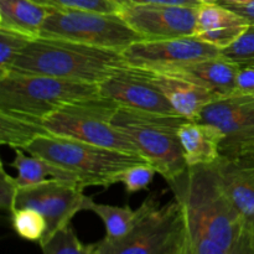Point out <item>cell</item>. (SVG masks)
Segmentation results:
<instances>
[{"label": "cell", "instance_id": "1", "mask_svg": "<svg viewBox=\"0 0 254 254\" xmlns=\"http://www.w3.org/2000/svg\"><path fill=\"white\" fill-rule=\"evenodd\" d=\"M126 64L121 51L39 36L22 50L10 72L99 84Z\"/></svg>", "mask_w": 254, "mask_h": 254}, {"label": "cell", "instance_id": "2", "mask_svg": "<svg viewBox=\"0 0 254 254\" xmlns=\"http://www.w3.org/2000/svg\"><path fill=\"white\" fill-rule=\"evenodd\" d=\"M168 184L186 220L230 252L246 221L228 197L212 164L190 166Z\"/></svg>", "mask_w": 254, "mask_h": 254}, {"label": "cell", "instance_id": "3", "mask_svg": "<svg viewBox=\"0 0 254 254\" xmlns=\"http://www.w3.org/2000/svg\"><path fill=\"white\" fill-rule=\"evenodd\" d=\"M24 150L73 173L83 188H109L116 184V178L122 171L148 163L139 154L102 148L54 134L39 136Z\"/></svg>", "mask_w": 254, "mask_h": 254}, {"label": "cell", "instance_id": "4", "mask_svg": "<svg viewBox=\"0 0 254 254\" xmlns=\"http://www.w3.org/2000/svg\"><path fill=\"white\" fill-rule=\"evenodd\" d=\"M188 119L118 107L112 123L129 136L139 154L154 166L166 183L188 170L179 129Z\"/></svg>", "mask_w": 254, "mask_h": 254}, {"label": "cell", "instance_id": "5", "mask_svg": "<svg viewBox=\"0 0 254 254\" xmlns=\"http://www.w3.org/2000/svg\"><path fill=\"white\" fill-rule=\"evenodd\" d=\"M97 96L98 84L15 72L0 77V112L41 123L66 104Z\"/></svg>", "mask_w": 254, "mask_h": 254}, {"label": "cell", "instance_id": "6", "mask_svg": "<svg viewBox=\"0 0 254 254\" xmlns=\"http://www.w3.org/2000/svg\"><path fill=\"white\" fill-rule=\"evenodd\" d=\"M118 107H121L118 103L102 96L79 99L57 109L42 124L54 135L124 153L139 154L129 136L112 123Z\"/></svg>", "mask_w": 254, "mask_h": 254}, {"label": "cell", "instance_id": "7", "mask_svg": "<svg viewBox=\"0 0 254 254\" xmlns=\"http://www.w3.org/2000/svg\"><path fill=\"white\" fill-rule=\"evenodd\" d=\"M141 216L133 230L119 240L96 243L97 254H165L186 227L185 212L176 200L160 206L155 196L141 203Z\"/></svg>", "mask_w": 254, "mask_h": 254}, {"label": "cell", "instance_id": "8", "mask_svg": "<svg viewBox=\"0 0 254 254\" xmlns=\"http://www.w3.org/2000/svg\"><path fill=\"white\" fill-rule=\"evenodd\" d=\"M40 36L121 52L143 40L119 12L88 10H51L42 25Z\"/></svg>", "mask_w": 254, "mask_h": 254}, {"label": "cell", "instance_id": "9", "mask_svg": "<svg viewBox=\"0 0 254 254\" xmlns=\"http://www.w3.org/2000/svg\"><path fill=\"white\" fill-rule=\"evenodd\" d=\"M83 190V186L77 183L51 179L37 185L20 188L16 208H34L44 216L47 222L44 242L69 225L77 213L89 210L93 198L84 195Z\"/></svg>", "mask_w": 254, "mask_h": 254}, {"label": "cell", "instance_id": "10", "mask_svg": "<svg viewBox=\"0 0 254 254\" xmlns=\"http://www.w3.org/2000/svg\"><path fill=\"white\" fill-rule=\"evenodd\" d=\"M127 64L155 73H171L186 64L220 56L221 50L196 36L140 40L122 51Z\"/></svg>", "mask_w": 254, "mask_h": 254}, {"label": "cell", "instance_id": "11", "mask_svg": "<svg viewBox=\"0 0 254 254\" xmlns=\"http://www.w3.org/2000/svg\"><path fill=\"white\" fill-rule=\"evenodd\" d=\"M99 96L121 107L156 114L178 116L151 78V73L138 67L122 66L98 84Z\"/></svg>", "mask_w": 254, "mask_h": 254}, {"label": "cell", "instance_id": "12", "mask_svg": "<svg viewBox=\"0 0 254 254\" xmlns=\"http://www.w3.org/2000/svg\"><path fill=\"white\" fill-rule=\"evenodd\" d=\"M198 6L130 5L119 15L143 40H168L195 36Z\"/></svg>", "mask_w": 254, "mask_h": 254}, {"label": "cell", "instance_id": "13", "mask_svg": "<svg viewBox=\"0 0 254 254\" xmlns=\"http://www.w3.org/2000/svg\"><path fill=\"white\" fill-rule=\"evenodd\" d=\"M198 122L223 134L221 153L254 139V96L232 93L218 97L203 108Z\"/></svg>", "mask_w": 254, "mask_h": 254}, {"label": "cell", "instance_id": "14", "mask_svg": "<svg viewBox=\"0 0 254 254\" xmlns=\"http://www.w3.org/2000/svg\"><path fill=\"white\" fill-rule=\"evenodd\" d=\"M240 69V64L220 55V56L186 64L169 74L184 77L210 91L216 97H225L236 93V84H237Z\"/></svg>", "mask_w": 254, "mask_h": 254}, {"label": "cell", "instance_id": "15", "mask_svg": "<svg viewBox=\"0 0 254 254\" xmlns=\"http://www.w3.org/2000/svg\"><path fill=\"white\" fill-rule=\"evenodd\" d=\"M212 165L243 220L254 226V166L223 155Z\"/></svg>", "mask_w": 254, "mask_h": 254}, {"label": "cell", "instance_id": "16", "mask_svg": "<svg viewBox=\"0 0 254 254\" xmlns=\"http://www.w3.org/2000/svg\"><path fill=\"white\" fill-rule=\"evenodd\" d=\"M150 73L153 81L161 89L175 113L188 121H197L203 108L213 99L218 98L210 91L184 77L155 72Z\"/></svg>", "mask_w": 254, "mask_h": 254}, {"label": "cell", "instance_id": "17", "mask_svg": "<svg viewBox=\"0 0 254 254\" xmlns=\"http://www.w3.org/2000/svg\"><path fill=\"white\" fill-rule=\"evenodd\" d=\"M181 149L188 166L211 165L221 156L223 134L210 124L186 121L179 129Z\"/></svg>", "mask_w": 254, "mask_h": 254}, {"label": "cell", "instance_id": "18", "mask_svg": "<svg viewBox=\"0 0 254 254\" xmlns=\"http://www.w3.org/2000/svg\"><path fill=\"white\" fill-rule=\"evenodd\" d=\"M51 9L34 0H0V29L39 37Z\"/></svg>", "mask_w": 254, "mask_h": 254}, {"label": "cell", "instance_id": "19", "mask_svg": "<svg viewBox=\"0 0 254 254\" xmlns=\"http://www.w3.org/2000/svg\"><path fill=\"white\" fill-rule=\"evenodd\" d=\"M11 168L16 170V180L20 188L37 185L45 183L51 179L56 180L72 181L79 184L78 179L71 171L41 158V156L32 155L21 149L15 150V158L10 164ZM81 185V184H79Z\"/></svg>", "mask_w": 254, "mask_h": 254}, {"label": "cell", "instance_id": "20", "mask_svg": "<svg viewBox=\"0 0 254 254\" xmlns=\"http://www.w3.org/2000/svg\"><path fill=\"white\" fill-rule=\"evenodd\" d=\"M41 122L0 112V143L9 148L21 149L42 135H49Z\"/></svg>", "mask_w": 254, "mask_h": 254}, {"label": "cell", "instance_id": "21", "mask_svg": "<svg viewBox=\"0 0 254 254\" xmlns=\"http://www.w3.org/2000/svg\"><path fill=\"white\" fill-rule=\"evenodd\" d=\"M96 213L104 223L106 238L119 240L128 235L141 216V206L138 210H131L128 206H113L106 203H97L92 201L89 210Z\"/></svg>", "mask_w": 254, "mask_h": 254}, {"label": "cell", "instance_id": "22", "mask_svg": "<svg viewBox=\"0 0 254 254\" xmlns=\"http://www.w3.org/2000/svg\"><path fill=\"white\" fill-rule=\"evenodd\" d=\"M248 25L241 15L223 4H201L197 9L196 34ZM195 34V35H196Z\"/></svg>", "mask_w": 254, "mask_h": 254}, {"label": "cell", "instance_id": "23", "mask_svg": "<svg viewBox=\"0 0 254 254\" xmlns=\"http://www.w3.org/2000/svg\"><path fill=\"white\" fill-rule=\"evenodd\" d=\"M11 226L20 238L30 242L41 243L47 231L44 216L34 208L19 207L11 213Z\"/></svg>", "mask_w": 254, "mask_h": 254}, {"label": "cell", "instance_id": "24", "mask_svg": "<svg viewBox=\"0 0 254 254\" xmlns=\"http://www.w3.org/2000/svg\"><path fill=\"white\" fill-rule=\"evenodd\" d=\"M44 254H97L96 243L84 245L77 237L71 223L57 231L40 245Z\"/></svg>", "mask_w": 254, "mask_h": 254}, {"label": "cell", "instance_id": "25", "mask_svg": "<svg viewBox=\"0 0 254 254\" xmlns=\"http://www.w3.org/2000/svg\"><path fill=\"white\" fill-rule=\"evenodd\" d=\"M31 40L34 37L11 30L0 29V77L10 73L15 60Z\"/></svg>", "mask_w": 254, "mask_h": 254}, {"label": "cell", "instance_id": "26", "mask_svg": "<svg viewBox=\"0 0 254 254\" xmlns=\"http://www.w3.org/2000/svg\"><path fill=\"white\" fill-rule=\"evenodd\" d=\"M155 174V168L149 163L139 164L122 171L116 178V184H122L128 193H135L148 190Z\"/></svg>", "mask_w": 254, "mask_h": 254}, {"label": "cell", "instance_id": "27", "mask_svg": "<svg viewBox=\"0 0 254 254\" xmlns=\"http://www.w3.org/2000/svg\"><path fill=\"white\" fill-rule=\"evenodd\" d=\"M221 56L240 66L254 64V25H250L245 32L231 46L221 50Z\"/></svg>", "mask_w": 254, "mask_h": 254}, {"label": "cell", "instance_id": "28", "mask_svg": "<svg viewBox=\"0 0 254 254\" xmlns=\"http://www.w3.org/2000/svg\"><path fill=\"white\" fill-rule=\"evenodd\" d=\"M51 10H88L98 12H118L121 6L112 0H34Z\"/></svg>", "mask_w": 254, "mask_h": 254}, {"label": "cell", "instance_id": "29", "mask_svg": "<svg viewBox=\"0 0 254 254\" xmlns=\"http://www.w3.org/2000/svg\"><path fill=\"white\" fill-rule=\"evenodd\" d=\"M185 222L190 254H228L225 248L221 247L213 240H211L200 228L189 222L186 217Z\"/></svg>", "mask_w": 254, "mask_h": 254}, {"label": "cell", "instance_id": "30", "mask_svg": "<svg viewBox=\"0 0 254 254\" xmlns=\"http://www.w3.org/2000/svg\"><path fill=\"white\" fill-rule=\"evenodd\" d=\"M19 191L20 185L16 178L10 176L1 164L0 165V207L9 215L16 210Z\"/></svg>", "mask_w": 254, "mask_h": 254}, {"label": "cell", "instance_id": "31", "mask_svg": "<svg viewBox=\"0 0 254 254\" xmlns=\"http://www.w3.org/2000/svg\"><path fill=\"white\" fill-rule=\"evenodd\" d=\"M250 25H241V26H232L226 27V29L213 30V31H206L196 34L195 36L198 37L202 41L207 42V44L213 45L217 49L223 50L226 47L231 46L243 32L247 30Z\"/></svg>", "mask_w": 254, "mask_h": 254}, {"label": "cell", "instance_id": "32", "mask_svg": "<svg viewBox=\"0 0 254 254\" xmlns=\"http://www.w3.org/2000/svg\"><path fill=\"white\" fill-rule=\"evenodd\" d=\"M221 155L235 159V160L246 164V165L254 166V139L245 141V143L240 144L232 149H228V150L221 153Z\"/></svg>", "mask_w": 254, "mask_h": 254}, {"label": "cell", "instance_id": "33", "mask_svg": "<svg viewBox=\"0 0 254 254\" xmlns=\"http://www.w3.org/2000/svg\"><path fill=\"white\" fill-rule=\"evenodd\" d=\"M228 254H254V231L252 225L245 223L240 237L237 238Z\"/></svg>", "mask_w": 254, "mask_h": 254}, {"label": "cell", "instance_id": "34", "mask_svg": "<svg viewBox=\"0 0 254 254\" xmlns=\"http://www.w3.org/2000/svg\"><path fill=\"white\" fill-rule=\"evenodd\" d=\"M119 6L130 5H184V6H200L197 0H112Z\"/></svg>", "mask_w": 254, "mask_h": 254}, {"label": "cell", "instance_id": "35", "mask_svg": "<svg viewBox=\"0 0 254 254\" xmlns=\"http://www.w3.org/2000/svg\"><path fill=\"white\" fill-rule=\"evenodd\" d=\"M236 93L254 96V67L241 66L237 76Z\"/></svg>", "mask_w": 254, "mask_h": 254}, {"label": "cell", "instance_id": "36", "mask_svg": "<svg viewBox=\"0 0 254 254\" xmlns=\"http://www.w3.org/2000/svg\"><path fill=\"white\" fill-rule=\"evenodd\" d=\"M226 5L227 7L232 9L233 11L237 12L238 15H241L248 22V25H254V0L245 5Z\"/></svg>", "mask_w": 254, "mask_h": 254}, {"label": "cell", "instance_id": "37", "mask_svg": "<svg viewBox=\"0 0 254 254\" xmlns=\"http://www.w3.org/2000/svg\"><path fill=\"white\" fill-rule=\"evenodd\" d=\"M186 247H188V235H186V227L181 237L174 243L165 254H185Z\"/></svg>", "mask_w": 254, "mask_h": 254}, {"label": "cell", "instance_id": "38", "mask_svg": "<svg viewBox=\"0 0 254 254\" xmlns=\"http://www.w3.org/2000/svg\"><path fill=\"white\" fill-rule=\"evenodd\" d=\"M253 1V0H221V4L227 5H245L248 2Z\"/></svg>", "mask_w": 254, "mask_h": 254}, {"label": "cell", "instance_id": "39", "mask_svg": "<svg viewBox=\"0 0 254 254\" xmlns=\"http://www.w3.org/2000/svg\"><path fill=\"white\" fill-rule=\"evenodd\" d=\"M198 2L201 4H218V2L221 1V0H197Z\"/></svg>", "mask_w": 254, "mask_h": 254}, {"label": "cell", "instance_id": "40", "mask_svg": "<svg viewBox=\"0 0 254 254\" xmlns=\"http://www.w3.org/2000/svg\"><path fill=\"white\" fill-rule=\"evenodd\" d=\"M186 235H188V233H186ZM185 254H190V251H189V240H188V247H186Z\"/></svg>", "mask_w": 254, "mask_h": 254}, {"label": "cell", "instance_id": "41", "mask_svg": "<svg viewBox=\"0 0 254 254\" xmlns=\"http://www.w3.org/2000/svg\"><path fill=\"white\" fill-rule=\"evenodd\" d=\"M247 67H254V64H251V66H247Z\"/></svg>", "mask_w": 254, "mask_h": 254}, {"label": "cell", "instance_id": "42", "mask_svg": "<svg viewBox=\"0 0 254 254\" xmlns=\"http://www.w3.org/2000/svg\"><path fill=\"white\" fill-rule=\"evenodd\" d=\"M253 231H254V226H253Z\"/></svg>", "mask_w": 254, "mask_h": 254}]
</instances>
